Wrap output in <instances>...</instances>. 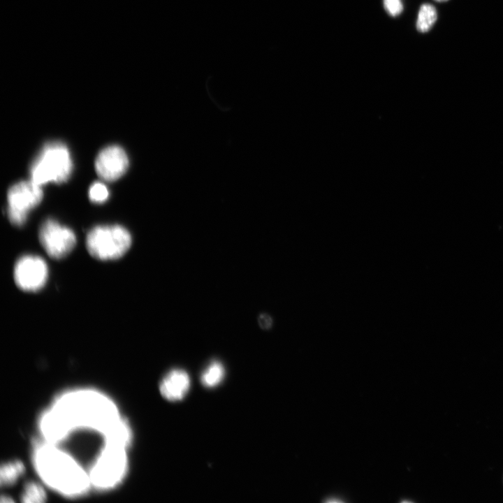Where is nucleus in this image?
Here are the masks:
<instances>
[{
  "label": "nucleus",
  "mask_w": 503,
  "mask_h": 503,
  "mask_svg": "<svg viewBox=\"0 0 503 503\" xmlns=\"http://www.w3.org/2000/svg\"><path fill=\"white\" fill-rule=\"evenodd\" d=\"M38 237L47 254L55 259L65 257L76 243L73 231L52 219H46L41 224Z\"/></svg>",
  "instance_id": "nucleus-7"
},
{
  "label": "nucleus",
  "mask_w": 503,
  "mask_h": 503,
  "mask_svg": "<svg viewBox=\"0 0 503 503\" xmlns=\"http://www.w3.org/2000/svg\"><path fill=\"white\" fill-rule=\"evenodd\" d=\"M122 418L117 405L105 394L78 389L56 398L41 417L39 428L44 441L57 444L78 428L92 429L104 436Z\"/></svg>",
  "instance_id": "nucleus-1"
},
{
  "label": "nucleus",
  "mask_w": 503,
  "mask_h": 503,
  "mask_svg": "<svg viewBox=\"0 0 503 503\" xmlns=\"http://www.w3.org/2000/svg\"><path fill=\"white\" fill-rule=\"evenodd\" d=\"M131 245V236L119 225L97 226L87 235L89 253L99 260H114L122 256Z\"/></svg>",
  "instance_id": "nucleus-5"
},
{
  "label": "nucleus",
  "mask_w": 503,
  "mask_h": 503,
  "mask_svg": "<svg viewBox=\"0 0 503 503\" xmlns=\"http://www.w3.org/2000/svg\"><path fill=\"white\" fill-rule=\"evenodd\" d=\"M128 446L117 442L105 440L104 446L88 471L92 488L107 490L122 481L128 467Z\"/></svg>",
  "instance_id": "nucleus-3"
},
{
  "label": "nucleus",
  "mask_w": 503,
  "mask_h": 503,
  "mask_svg": "<svg viewBox=\"0 0 503 503\" xmlns=\"http://www.w3.org/2000/svg\"><path fill=\"white\" fill-rule=\"evenodd\" d=\"M48 270L45 261L40 256L26 255L20 258L14 268L16 285L26 291H36L45 284Z\"/></svg>",
  "instance_id": "nucleus-8"
},
{
  "label": "nucleus",
  "mask_w": 503,
  "mask_h": 503,
  "mask_svg": "<svg viewBox=\"0 0 503 503\" xmlns=\"http://www.w3.org/2000/svg\"><path fill=\"white\" fill-rule=\"evenodd\" d=\"M190 388V378L187 372L180 369L170 370L161 380L159 391L169 401L181 400Z\"/></svg>",
  "instance_id": "nucleus-10"
},
{
  "label": "nucleus",
  "mask_w": 503,
  "mask_h": 503,
  "mask_svg": "<svg viewBox=\"0 0 503 503\" xmlns=\"http://www.w3.org/2000/svg\"><path fill=\"white\" fill-rule=\"evenodd\" d=\"M225 370L218 361L212 362L201 374V381L203 386L212 388L217 386L224 379Z\"/></svg>",
  "instance_id": "nucleus-13"
},
{
  "label": "nucleus",
  "mask_w": 503,
  "mask_h": 503,
  "mask_svg": "<svg viewBox=\"0 0 503 503\" xmlns=\"http://www.w3.org/2000/svg\"><path fill=\"white\" fill-rule=\"evenodd\" d=\"M43 196L41 186L31 180L11 186L7 193L8 216L10 222L16 226L24 224L28 212L41 203Z\"/></svg>",
  "instance_id": "nucleus-6"
},
{
  "label": "nucleus",
  "mask_w": 503,
  "mask_h": 503,
  "mask_svg": "<svg viewBox=\"0 0 503 503\" xmlns=\"http://www.w3.org/2000/svg\"><path fill=\"white\" fill-rule=\"evenodd\" d=\"M73 161L70 152L61 142L44 145L30 167L32 181L39 185L48 182L61 183L71 174Z\"/></svg>",
  "instance_id": "nucleus-4"
},
{
  "label": "nucleus",
  "mask_w": 503,
  "mask_h": 503,
  "mask_svg": "<svg viewBox=\"0 0 503 503\" xmlns=\"http://www.w3.org/2000/svg\"><path fill=\"white\" fill-rule=\"evenodd\" d=\"M13 501L6 495L1 497V502H13Z\"/></svg>",
  "instance_id": "nucleus-18"
},
{
  "label": "nucleus",
  "mask_w": 503,
  "mask_h": 503,
  "mask_svg": "<svg viewBox=\"0 0 503 503\" xmlns=\"http://www.w3.org/2000/svg\"><path fill=\"white\" fill-rule=\"evenodd\" d=\"M109 196V191L106 186L99 182L93 183L89 189V199L94 203L105 202Z\"/></svg>",
  "instance_id": "nucleus-15"
},
{
  "label": "nucleus",
  "mask_w": 503,
  "mask_h": 503,
  "mask_svg": "<svg viewBox=\"0 0 503 503\" xmlns=\"http://www.w3.org/2000/svg\"><path fill=\"white\" fill-rule=\"evenodd\" d=\"M128 166V156L119 145L105 147L99 152L95 160L98 175L106 181H114L122 177Z\"/></svg>",
  "instance_id": "nucleus-9"
},
{
  "label": "nucleus",
  "mask_w": 503,
  "mask_h": 503,
  "mask_svg": "<svg viewBox=\"0 0 503 503\" xmlns=\"http://www.w3.org/2000/svg\"><path fill=\"white\" fill-rule=\"evenodd\" d=\"M435 1H439V2H443V1H446L448 0H435Z\"/></svg>",
  "instance_id": "nucleus-19"
},
{
  "label": "nucleus",
  "mask_w": 503,
  "mask_h": 503,
  "mask_svg": "<svg viewBox=\"0 0 503 503\" xmlns=\"http://www.w3.org/2000/svg\"><path fill=\"white\" fill-rule=\"evenodd\" d=\"M384 6L386 11L393 17L399 15L403 10L401 0H384Z\"/></svg>",
  "instance_id": "nucleus-16"
},
{
  "label": "nucleus",
  "mask_w": 503,
  "mask_h": 503,
  "mask_svg": "<svg viewBox=\"0 0 503 503\" xmlns=\"http://www.w3.org/2000/svg\"><path fill=\"white\" fill-rule=\"evenodd\" d=\"M260 324L263 325V328H268L271 325V319L267 315H262L259 319Z\"/></svg>",
  "instance_id": "nucleus-17"
},
{
  "label": "nucleus",
  "mask_w": 503,
  "mask_h": 503,
  "mask_svg": "<svg viewBox=\"0 0 503 503\" xmlns=\"http://www.w3.org/2000/svg\"><path fill=\"white\" fill-rule=\"evenodd\" d=\"M33 458L40 478L54 491L78 497L92 488L88 472L57 444L43 441L35 447Z\"/></svg>",
  "instance_id": "nucleus-2"
},
{
  "label": "nucleus",
  "mask_w": 503,
  "mask_h": 503,
  "mask_svg": "<svg viewBox=\"0 0 503 503\" xmlns=\"http://www.w3.org/2000/svg\"><path fill=\"white\" fill-rule=\"evenodd\" d=\"M46 497L45 489L42 486L38 483L29 482L24 486L22 501L25 503H41L44 502Z\"/></svg>",
  "instance_id": "nucleus-14"
},
{
  "label": "nucleus",
  "mask_w": 503,
  "mask_h": 503,
  "mask_svg": "<svg viewBox=\"0 0 503 503\" xmlns=\"http://www.w3.org/2000/svg\"><path fill=\"white\" fill-rule=\"evenodd\" d=\"M437 17V10L430 3L421 5L416 23L417 30L421 33L428 31L435 23Z\"/></svg>",
  "instance_id": "nucleus-12"
},
{
  "label": "nucleus",
  "mask_w": 503,
  "mask_h": 503,
  "mask_svg": "<svg viewBox=\"0 0 503 503\" xmlns=\"http://www.w3.org/2000/svg\"><path fill=\"white\" fill-rule=\"evenodd\" d=\"M24 467L22 462L13 460L2 464L0 469V481L1 486H10L22 476Z\"/></svg>",
  "instance_id": "nucleus-11"
}]
</instances>
